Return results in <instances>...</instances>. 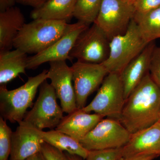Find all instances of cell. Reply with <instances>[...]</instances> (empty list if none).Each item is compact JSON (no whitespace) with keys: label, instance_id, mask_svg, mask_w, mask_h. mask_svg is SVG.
Returning a JSON list of instances; mask_svg holds the SVG:
<instances>
[{"label":"cell","instance_id":"6da1fadb","mask_svg":"<svg viewBox=\"0 0 160 160\" xmlns=\"http://www.w3.org/2000/svg\"><path fill=\"white\" fill-rule=\"evenodd\" d=\"M160 113V89L149 72L125 101L118 121L131 134L156 123Z\"/></svg>","mask_w":160,"mask_h":160},{"label":"cell","instance_id":"7a4b0ae2","mask_svg":"<svg viewBox=\"0 0 160 160\" xmlns=\"http://www.w3.org/2000/svg\"><path fill=\"white\" fill-rule=\"evenodd\" d=\"M69 25L64 21L34 19L23 26L15 40L13 47L27 54H38L62 37Z\"/></svg>","mask_w":160,"mask_h":160},{"label":"cell","instance_id":"3957f363","mask_svg":"<svg viewBox=\"0 0 160 160\" xmlns=\"http://www.w3.org/2000/svg\"><path fill=\"white\" fill-rule=\"evenodd\" d=\"M48 70L29 78L22 86L8 90L6 85L0 87V113L1 117L11 123L22 121L28 108L32 105L38 88L48 79Z\"/></svg>","mask_w":160,"mask_h":160},{"label":"cell","instance_id":"277c9868","mask_svg":"<svg viewBox=\"0 0 160 160\" xmlns=\"http://www.w3.org/2000/svg\"><path fill=\"white\" fill-rule=\"evenodd\" d=\"M148 44L141 34L136 23L132 19L126 32L114 37L110 40L109 57L102 64L108 73L120 74L126 66L140 54Z\"/></svg>","mask_w":160,"mask_h":160},{"label":"cell","instance_id":"5b68a950","mask_svg":"<svg viewBox=\"0 0 160 160\" xmlns=\"http://www.w3.org/2000/svg\"><path fill=\"white\" fill-rule=\"evenodd\" d=\"M126 98L120 74L109 73L89 105L82 109L87 112L119 120Z\"/></svg>","mask_w":160,"mask_h":160},{"label":"cell","instance_id":"8992f818","mask_svg":"<svg viewBox=\"0 0 160 160\" xmlns=\"http://www.w3.org/2000/svg\"><path fill=\"white\" fill-rule=\"evenodd\" d=\"M57 99L51 84L47 80L44 81L40 86L37 99L31 110L26 112L23 121L39 130L57 128L64 117V112Z\"/></svg>","mask_w":160,"mask_h":160},{"label":"cell","instance_id":"52a82bcc","mask_svg":"<svg viewBox=\"0 0 160 160\" xmlns=\"http://www.w3.org/2000/svg\"><path fill=\"white\" fill-rule=\"evenodd\" d=\"M110 42L106 33L93 23L79 36L69 56L79 62L102 64L109 57Z\"/></svg>","mask_w":160,"mask_h":160},{"label":"cell","instance_id":"ba28073f","mask_svg":"<svg viewBox=\"0 0 160 160\" xmlns=\"http://www.w3.org/2000/svg\"><path fill=\"white\" fill-rule=\"evenodd\" d=\"M131 133L118 120L103 118L80 141L88 151L122 147L128 142Z\"/></svg>","mask_w":160,"mask_h":160},{"label":"cell","instance_id":"9c48e42d","mask_svg":"<svg viewBox=\"0 0 160 160\" xmlns=\"http://www.w3.org/2000/svg\"><path fill=\"white\" fill-rule=\"evenodd\" d=\"M135 12L134 5L123 0H102L94 23L111 40L126 32Z\"/></svg>","mask_w":160,"mask_h":160},{"label":"cell","instance_id":"30bf717a","mask_svg":"<svg viewBox=\"0 0 160 160\" xmlns=\"http://www.w3.org/2000/svg\"><path fill=\"white\" fill-rule=\"evenodd\" d=\"M71 68L77 107L82 109L86 106L89 95L102 85L109 73L102 64L77 61L72 64Z\"/></svg>","mask_w":160,"mask_h":160},{"label":"cell","instance_id":"8fae6325","mask_svg":"<svg viewBox=\"0 0 160 160\" xmlns=\"http://www.w3.org/2000/svg\"><path fill=\"white\" fill-rule=\"evenodd\" d=\"M89 26L86 23L78 21L69 24L62 36L44 51L28 57L27 69H37L44 63L58 61H72L69 54L80 34Z\"/></svg>","mask_w":160,"mask_h":160},{"label":"cell","instance_id":"7c38bea8","mask_svg":"<svg viewBox=\"0 0 160 160\" xmlns=\"http://www.w3.org/2000/svg\"><path fill=\"white\" fill-rule=\"evenodd\" d=\"M49 65L48 79L51 81L50 84L60 100L63 112L69 114L78 109L71 67L68 66L66 61L50 62Z\"/></svg>","mask_w":160,"mask_h":160},{"label":"cell","instance_id":"4fadbf2b","mask_svg":"<svg viewBox=\"0 0 160 160\" xmlns=\"http://www.w3.org/2000/svg\"><path fill=\"white\" fill-rule=\"evenodd\" d=\"M12 135L10 160H23L41 152L44 141L39 129L23 121Z\"/></svg>","mask_w":160,"mask_h":160},{"label":"cell","instance_id":"5bb4252c","mask_svg":"<svg viewBox=\"0 0 160 160\" xmlns=\"http://www.w3.org/2000/svg\"><path fill=\"white\" fill-rule=\"evenodd\" d=\"M123 157L141 155L160 156V122L131 134L122 147Z\"/></svg>","mask_w":160,"mask_h":160},{"label":"cell","instance_id":"9a60e30c","mask_svg":"<svg viewBox=\"0 0 160 160\" xmlns=\"http://www.w3.org/2000/svg\"><path fill=\"white\" fill-rule=\"evenodd\" d=\"M155 46L154 42L149 43L143 51L126 66L120 74L126 100L149 72L152 54Z\"/></svg>","mask_w":160,"mask_h":160},{"label":"cell","instance_id":"2e32d148","mask_svg":"<svg viewBox=\"0 0 160 160\" xmlns=\"http://www.w3.org/2000/svg\"><path fill=\"white\" fill-rule=\"evenodd\" d=\"M104 118L101 115L78 109L64 117L56 129L80 142Z\"/></svg>","mask_w":160,"mask_h":160},{"label":"cell","instance_id":"e0dca14e","mask_svg":"<svg viewBox=\"0 0 160 160\" xmlns=\"http://www.w3.org/2000/svg\"><path fill=\"white\" fill-rule=\"evenodd\" d=\"M25 24L24 15L18 7L13 6L0 12V52L11 50Z\"/></svg>","mask_w":160,"mask_h":160},{"label":"cell","instance_id":"ac0fdd59","mask_svg":"<svg viewBox=\"0 0 160 160\" xmlns=\"http://www.w3.org/2000/svg\"><path fill=\"white\" fill-rule=\"evenodd\" d=\"M27 53L15 49L0 52V84L5 85L21 73L26 74Z\"/></svg>","mask_w":160,"mask_h":160},{"label":"cell","instance_id":"d6986e66","mask_svg":"<svg viewBox=\"0 0 160 160\" xmlns=\"http://www.w3.org/2000/svg\"><path fill=\"white\" fill-rule=\"evenodd\" d=\"M77 0H47L39 8L34 9L30 13L32 19H45L64 21L68 23L73 17Z\"/></svg>","mask_w":160,"mask_h":160},{"label":"cell","instance_id":"ffe728a7","mask_svg":"<svg viewBox=\"0 0 160 160\" xmlns=\"http://www.w3.org/2000/svg\"><path fill=\"white\" fill-rule=\"evenodd\" d=\"M40 132L44 142L49 145L69 154L79 156L84 160L87 158L89 151L70 136L57 129L48 131L40 130Z\"/></svg>","mask_w":160,"mask_h":160},{"label":"cell","instance_id":"44dd1931","mask_svg":"<svg viewBox=\"0 0 160 160\" xmlns=\"http://www.w3.org/2000/svg\"><path fill=\"white\" fill-rule=\"evenodd\" d=\"M133 19L147 43L160 38V6L143 13L135 12Z\"/></svg>","mask_w":160,"mask_h":160},{"label":"cell","instance_id":"7402d4cb","mask_svg":"<svg viewBox=\"0 0 160 160\" xmlns=\"http://www.w3.org/2000/svg\"><path fill=\"white\" fill-rule=\"evenodd\" d=\"M102 0H77L73 17L88 25L94 23Z\"/></svg>","mask_w":160,"mask_h":160},{"label":"cell","instance_id":"603a6c76","mask_svg":"<svg viewBox=\"0 0 160 160\" xmlns=\"http://www.w3.org/2000/svg\"><path fill=\"white\" fill-rule=\"evenodd\" d=\"M12 132L6 121L0 118V160H8L10 156Z\"/></svg>","mask_w":160,"mask_h":160},{"label":"cell","instance_id":"cb8c5ba5","mask_svg":"<svg viewBox=\"0 0 160 160\" xmlns=\"http://www.w3.org/2000/svg\"><path fill=\"white\" fill-rule=\"evenodd\" d=\"M122 147L89 151L86 160H118L122 157Z\"/></svg>","mask_w":160,"mask_h":160},{"label":"cell","instance_id":"d4e9b609","mask_svg":"<svg viewBox=\"0 0 160 160\" xmlns=\"http://www.w3.org/2000/svg\"><path fill=\"white\" fill-rule=\"evenodd\" d=\"M149 74L160 89V47H155L150 60Z\"/></svg>","mask_w":160,"mask_h":160},{"label":"cell","instance_id":"484cf974","mask_svg":"<svg viewBox=\"0 0 160 160\" xmlns=\"http://www.w3.org/2000/svg\"><path fill=\"white\" fill-rule=\"evenodd\" d=\"M41 152L47 160H69L66 153L63 151L45 142L43 143Z\"/></svg>","mask_w":160,"mask_h":160},{"label":"cell","instance_id":"4316f807","mask_svg":"<svg viewBox=\"0 0 160 160\" xmlns=\"http://www.w3.org/2000/svg\"><path fill=\"white\" fill-rule=\"evenodd\" d=\"M136 12L143 13L160 6V0H135L134 4Z\"/></svg>","mask_w":160,"mask_h":160},{"label":"cell","instance_id":"83f0119b","mask_svg":"<svg viewBox=\"0 0 160 160\" xmlns=\"http://www.w3.org/2000/svg\"><path fill=\"white\" fill-rule=\"evenodd\" d=\"M47 0H15L16 2L36 8L42 6Z\"/></svg>","mask_w":160,"mask_h":160},{"label":"cell","instance_id":"f1b7e54d","mask_svg":"<svg viewBox=\"0 0 160 160\" xmlns=\"http://www.w3.org/2000/svg\"><path fill=\"white\" fill-rule=\"evenodd\" d=\"M158 157L156 155H141L129 157H122L118 160H153Z\"/></svg>","mask_w":160,"mask_h":160},{"label":"cell","instance_id":"f546056e","mask_svg":"<svg viewBox=\"0 0 160 160\" xmlns=\"http://www.w3.org/2000/svg\"><path fill=\"white\" fill-rule=\"evenodd\" d=\"M16 3L15 0H0V12L13 7Z\"/></svg>","mask_w":160,"mask_h":160},{"label":"cell","instance_id":"4dcf8cb0","mask_svg":"<svg viewBox=\"0 0 160 160\" xmlns=\"http://www.w3.org/2000/svg\"><path fill=\"white\" fill-rule=\"evenodd\" d=\"M23 160H47L45 157L42 152H37L33 155Z\"/></svg>","mask_w":160,"mask_h":160},{"label":"cell","instance_id":"1f68e13d","mask_svg":"<svg viewBox=\"0 0 160 160\" xmlns=\"http://www.w3.org/2000/svg\"><path fill=\"white\" fill-rule=\"evenodd\" d=\"M66 155L69 160H83L82 158L75 155H71L68 153H66Z\"/></svg>","mask_w":160,"mask_h":160},{"label":"cell","instance_id":"d6a6232c","mask_svg":"<svg viewBox=\"0 0 160 160\" xmlns=\"http://www.w3.org/2000/svg\"><path fill=\"white\" fill-rule=\"evenodd\" d=\"M123 1H125L126 2L129 3V4H133V5L135 0H123Z\"/></svg>","mask_w":160,"mask_h":160},{"label":"cell","instance_id":"836d02e7","mask_svg":"<svg viewBox=\"0 0 160 160\" xmlns=\"http://www.w3.org/2000/svg\"><path fill=\"white\" fill-rule=\"evenodd\" d=\"M158 121H159V122H160V113L159 118Z\"/></svg>","mask_w":160,"mask_h":160}]
</instances>
